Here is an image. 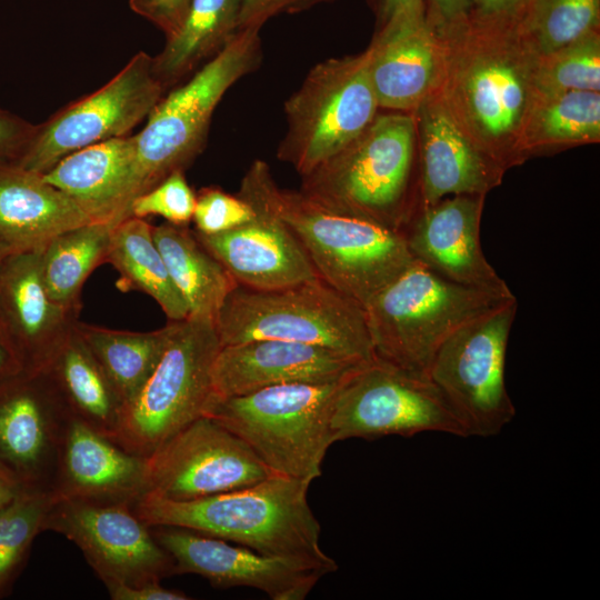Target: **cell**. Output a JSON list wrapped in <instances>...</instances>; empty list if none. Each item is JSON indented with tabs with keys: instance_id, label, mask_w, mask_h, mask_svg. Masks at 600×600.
<instances>
[{
	"instance_id": "6da1fadb",
	"label": "cell",
	"mask_w": 600,
	"mask_h": 600,
	"mask_svg": "<svg viewBox=\"0 0 600 600\" xmlns=\"http://www.w3.org/2000/svg\"><path fill=\"white\" fill-rule=\"evenodd\" d=\"M521 19L468 17L437 32L441 71L436 92L463 133L506 172L524 162L518 144L536 96L538 54L521 32Z\"/></svg>"
},
{
	"instance_id": "7a4b0ae2",
	"label": "cell",
	"mask_w": 600,
	"mask_h": 600,
	"mask_svg": "<svg viewBox=\"0 0 600 600\" xmlns=\"http://www.w3.org/2000/svg\"><path fill=\"white\" fill-rule=\"evenodd\" d=\"M310 483L274 473L242 489L188 501L143 494L132 509L149 527L192 530L330 573L338 564L320 547L321 527L308 502Z\"/></svg>"
},
{
	"instance_id": "3957f363",
	"label": "cell",
	"mask_w": 600,
	"mask_h": 600,
	"mask_svg": "<svg viewBox=\"0 0 600 600\" xmlns=\"http://www.w3.org/2000/svg\"><path fill=\"white\" fill-rule=\"evenodd\" d=\"M237 194L283 221L318 276L363 307L413 261L401 232L281 189L262 160L249 167Z\"/></svg>"
},
{
	"instance_id": "277c9868",
	"label": "cell",
	"mask_w": 600,
	"mask_h": 600,
	"mask_svg": "<svg viewBox=\"0 0 600 600\" xmlns=\"http://www.w3.org/2000/svg\"><path fill=\"white\" fill-rule=\"evenodd\" d=\"M320 206L401 232L419 209V160L412 113L378 112L348 146L301 177Z\"/></svg>"
},
{
	"instance_id": "5b68a950",
	"label": "cell",
	"mask_w": 600,
	"mask_h": 600,
	"mask_svg": "<svg viewBox=\"0 0 600 600\" xmlns=\"http://www.w3.org/2000/svg\"><path fill=\"white\" fill-rule=\"evenodd\" d=\"M260 29H241L187 82L162 97L144 128L131 136L132 158L124 194L132 200L172 172L184 171L202 151L214 109L226 92L261 63Z\"/></svg>"
},
{
	"instance_id": "8992f818",
	"label": "cell",
	"mask_w": 600,
	"mask_h": 600,
	"mask_svg": "<svg viewBox=\"0 0 600 600\" xmlns=\"http://www.w3.org/2000/svg\"><path fill=\"white\" fill-rule=\"evenodd\" d=\"M513 298L452 282L413 259L363 307L374 356L429 377L453 332Z\"/></svg>"
},
{
	"instance_id": "52a82bcc",
	"label": "cell",
	"mask_w": 600,
	"mask_h": 600,
	"mask_svg": "<svg viewBox=\"0 0 600 600\" xmlns=\"http://www.w3.org/2000/svg\"><path fill=\"white\" fill-rule=\"evenodd\" d=\"M214 323L222 346L277 339L326 347L359 361L376 357L363 306L319 276L268 290L238 284Z\"/></svg>"
},
{
	"instance_id": "ba28073f",
	"label": "cell",
	"mask_w": 600,
	"mask_h": 600,
	"mask_svg": "<svg viewBox=\"0 0 600 600\" xmlns=\"http://www.w3.org/2000/svg\"><path fill=\"white\" fill-rule=\"evenodd\" d=\"M341 379L278 384L232 397L212 393L203 416L242 439L274 473L312 482L334 443L330 418Z\"/></svg>"
},
{
	"instance_id": "9c48e42d",
	"label": "cell",
	"mask_w": 600,
	"mask_h": 600,
	"mask_svg": "<svg viewBox=\"0 0 600 600\" xmlns=\"http://www.w3.org/2000/svg\"><path fill=\"white\" fill-rule=\"evenodd\" d=\"M222 343L214 321H173L167 347L139 393L124 406L114 443L150 456L203 416L212 394V369Z\"/></svg>"
},
{
	"instance_id": "30bf717a",
	"label": "cell",
	"mask_w": 600,
	"mask_h": 600,
	"mask_svg": "<svg viewBox=\"0 0 600 600\" xmlns=\"http://www.w3.org/2000/svg\"><path fill=\"white\" fill-rule=\"evenodd\" d=\"M379 109L367 49L327 59L286 100L287 131L277 157L303 177L353 141Z\"/></svg>"
},
{
	"instance_id": "8fae6325",
	"label": "cell",
	"mask_w": 600,
	"mask_h": 600,
	"mask_svg": "<svg viewBox=\"0 0 600 600\" xmlns=\"http://www.w3.org/2000/svg\"><path fill=\"white\" fill-rule=\"evenodd\" d=\"M330 428L333 442L412 437L422 432L468 437L430 377L409 372L377 357L359 363L341 379Z\"/></svg>"
},
{
	"instance_id": "7c38bea8",
	"label": "cell",
	"mask_w": 600,
	"mask_h": 600,
	"mask_svg": "<svg viewBox=\"0 0 600 600\" xmlns=\"http://www.w3.org/2000/svg\"><path fill=\"white\" fill-rule=\"evenodd\" d=\"M517 298L469 321L440 347L429 377L468 437H492L512 421L516 407L506 386L509 334Z\"/></svg>"
},
{
	"instance_id": "4fadbf2b",
	"label": "cell",
	"mask_w": 600,
	"mask_h": 600,
	"mask_svg": "<svg viewBox=\"0 0 600 600\" xmlns=\"http://www.w3.org/2000/svg\"><path fill=\"white\" fill-rule=\"evenodd\" d=\"M164 90L153 71V58L139 52L99 90L36 127L16 164L43 174L74 151L124 137L148 118Z\"/></svg>"
},
{
	"instance_id": "5bb4252c",
	"label": "cell",
	"mask_w": 600,
	"mask_h": 600,
	"mask_svg": "<svg viewBox=\"0 0 600 600\" xmlns=\"http://www.w3.org/2000/svg\"><path fill=\"white\" fill-rule=\"evenodd\" d=\"M72 541L104 583L138 586L174 574L173 560L128 502L53 500L43 531Z\"/></svg>"
},
{
	"instance_id": "9a60e30c",
	"label": "cell",
	"mask_w": 600,
	"mask_h": 600,
	"mask_svg": "<svg viewBox=\"0 0 600 600\" xmlns=\"http://www.w3.org/2000/svg\"><path fill=\"white\" fill-rule=\"evenodd\" d=\"M272 474L242 439L202 416L147 457L144 494L188 501L242 489Z\"/></svg>"
},
{
	"instance_id": "2e32d148",
	"label": "cell",
	"mask_w": 600,
	"mask_h": 600,
	"mask_svg": "<svg viewBox=\"0 0 600 600\" xmlns=\"http://www.w3.org/2000/svg\"><path fill=\"white\" fill-rule=\"evenodd\" d=\"M70 419L44 371L0 383V471L21 491L51 492Z\"/></svg>"
},
{
	"instance_id": "e0dca14e",
	"label": "cell",
	"mask_w": 600,
	"mask_h": 600,
	"mask_svg": "<svg viewBox=\"0 0 600 600\" xmlns=\"http://www.w3.org/2000/svg\"><path fill=\"white\" fill-rule=\"evenodd\" d=\"M151 531L173 560L174 574H199L214 588L249 587L272 600H302L328 574L318 567L234 547L183 528L154 526Z\"/></svg>"
},
{
	"instance_id": "ac0fdd59",
	"label": "cell",
	"mask_w": 600,
	"mask_h": 600,
	"mask_svg": "<svg viewBox=\"0 0 600 600\" xmlns=\"http://www.w3.org/2000/svg\"><path fill=\"white\" fill-rule=\"evenodd\" d=\"M486 196L457 194L419 208L401 230L414 260L471 288L513 297L487 260L480 241Z\"/></svg>"
},
{
	"instance_id": "d6986e66",
	"label": "cell",
	"mask_w": 600,
	"mask_h": 600,
	"mask_svg": "<svg viewBox=\"0 0 600 600\" xmlns=\"http://www.w3.org/2000/svg\"><path fill=\"white\" fill-rule=\"evenodd\" d=\"M42 248L13 252L0 261V319L23 371H43L73 330L79 308L53 301L41 273Z\"/></svg>"
},
{
	"instance_id": "ffe728a7",
	"label": "cell",
	"mask_w": 600,
	"mask_h": 600,
	"mask_svg": "<svg viewBox=\"0 0 600 600\" xmlns=\"http://www.w3.org/2000/svg\"><path fill=\"white\" fill-rule=\"evenodd\" d=\"M419 160V208L457 194L487 196L506 173L459 128L434 91L412 112Z\"/></svg>"
},
{
	"instance_id": "44dd1931",
	"label": "cell",
	"mask_w": 600,
	"mask_h": 600,
	"mask_svg": "<svg viewBox=\"0 0 600 600\" xmlns=\"http://www.w3.org/2000/svg\"><path fill=\"white\" fill-rule=\"evenodd\" d=\"M361 362L326 347L277 339L226 344L213 363L212 393L232 397L278 384L332 382Z\"/></svg>"
},
{
	"instance_id": "7402d4cb",
	"label": "cell",
	"mask_w": 600,
	"mask_h": 600,
	"mask_svg": "<svg viewBox=\"0 0 600 600\" xmlns=\"http://www.w3.org/2000/svg\"><path fill=\"white\" fill-rule=\"evenodd\" d=\"M253 209L254 218L232 230L194 234L240 286L278 289L318 277L288 226L269 211Z\"/></svg>"
},
{
	"instance_id": "603a6c76",
	"label": "cell",
	"mask_w": 600,
	"mask_h": 600,
	"mask_svg": "<svg viewBox=\"0 0 600 600\" xmlns=\"http://www.w3.org/2000/svg\"><path fill=\"white\" fill-rule=\"evenodd\" d=\"M147 457L131 453L71 417L52 486L56 500L128 502L146 492Z\"/></svg>"
},
{
	"instance_id": "cb8c5ba5",
	"label": "cell",
	"mask_w": 600,
	"mask_h": 600,
	"mask_svg": "<svg viewBox=\"0 0 600 600\" xmlns=\"http://www.w3.org/2000/svg\"><path fill=\"white\" fill-rule=\"evenodd\" d=\"M367 51L380 109L412 113L437 90L441 43L426 17L376 30Z\"/></svg>"
},
{
	"instance_id": "d4e9b609",
	"label": "cell",
	"mask_w": 600,
	"mask_h": 600,
	"mask_svg": "<svg viewBox=\"0 0 600 600\" xmlns=\"http://www.w3.org/2000/svg\"><path fill=\"white\" fill-rule=\"evenodd\" d=\"M96 221L42 174L0 163V244L10 252L43 248L56 236Z\"/></svg>"
},
{
	"instance_id": "484cf974",
	"label": "cell",
	"mask_w": 600,
	"mask_h": 600,
	"mask_svg": "<svg viewBox=\"0 0 600 600\" xmlns=\"http://www.w3.org/2000/svg\"><path fill=\"white\" fill-rule=\"evenodd\" d=\"M132 158L131 137L104 140L74 151L42 174L100 221L128 218L124 194Z\"/></svg>"
},
{
	"instance_id": "4316f807",
	"label": "cell",
	"mask_w": 600,
	"mask_h": 600,
	"mask_svg": "<svg viewBox=\"0 0 600 600\" xmlns=\"http://www.w3.org/2000/svg\"><path fill=\"white\" fill-rule=\"evenodd\" d=\"M43 371L70 416L114 442L124 404L76 324Z\"/></svg>"
},
{
	"instance_id": "83f0119b",
	"label": "cell",
	"mask_w": 600,
	"mask_h": 600,
	"mask_svg": "<svg viewBox=\"0 0 600 600\" xmlns=\"http://www.w3.org/2000/svg\"><path fill=\"white\" fill-rule=\"evenodd\" d=\"M152 236L189 317L216 321L236 280L187 226L166 222Z\"/></svg>"
},
{
	"instance_id": "f1b7e54d",
	"label": "cell",
	"mask_w": 600,
	"mask_h": 600,
	"mask_svg": "<svg viewBox=\"0 0 600 600\" xmlns=\"http://www.w3.org/2000/svg\"><path fill=\"white\" fill-rule=\"evenodd\" d=\"M242 0H191L188 12L153 58V71L163 87L181 81L219 53L239 31Z\"/></svg>"
},
{
	"instance_id": "f546056e",
	"label": "cell",
	"mask_w": 600,
	"mask_h": 600,
	"mask_svg": "<svg viewBox=\"0 0 600 600\" xmlns=\"http://www.w3.org/2000/svg\"><path fill=\"white\" fill-rule=\"evenodd\" d=\"M599 141L600 92L573 90L534 96L518 149L526 161L532 156Z\"/></svg>"
},
{
	"instance_id": "4dcf8cb0",
	"label": "cell",
	"mask_w": 600,
	"mask_h": 600,
	"mask_svg": "<svg viewBox=\"0 0 600 600\" xmlns=\"http://www.w3.org/2000/svg\"><path fill=\"white\" fill-rule=\"evenodd\" d=\"M104 261L119 272V287L149 294L171 321L189 317L153 240L152 226L142 218L130 216L113 226Z\"/></svg>"
},
{
	"instance_id": "1f68e13d",
	"label": "cell",
	"mask_w": 600,
	"mask_h": 600,
	"mask_svg": "<svg viewBox=\"0 0 600 600\" xmlns=\"http://www.w3.org/2000/svg\"><path fill=\"white\" fill-rule=\"evenodd\" d=\"M172 328L173 321L149 332L118 331L78 321L76 323V330L110 379L124 406L133 400L152 374Z\"/></svg>"
},
{
	"instance_id": "d6a6232c",
	"label": "cell",
	"mask_w": 600,
	"mask_h": 600,
	"mask_svg": "<svg viewBox=\"0 0 600 600\" xmlns=\"http://www.w3.org/2000/svg\"><path fill=\"white\" fill-rule=\"evenodd\" d=\"M114 224L90 222L56 236L42 248V279L53 301L79 308L81 287L89 273L104 262Z\"/></svg>"
},
{
	"instance_id": "836d02e7",
	"label": "cell",
	"mask_w": 600,
	"mask_h": 600,
	"mask_svg": "<svg viewBox=\"0 0 600 600\" xmlns=\"http://www.w3.org/2000/svg\"><path fill=\"white\" fill-rule=\"evenodd\" d=\"M520 29L538 56L547 54L600 30V0H531Z\"/></svg>"
},
{
	"instance_id": "e575fe53",
	"label": "cell",
	"mask_w": 600,
	"mask_h": 600,
	"mask_svg": "<svg viewBox=\"0 0 600 600\" xmlns=\"http://www.w3.org/2000/svg\"><path fill=\"white\" fill-rule=\"evenodd\" d=\"M536 94L600 92V30L591 31L547 54L538 56Z\"/></svg>"
},
{
	"instance_id": "d590c367",
	"label": "cell",
	"mask_w": 600,
	"mask_h": 600,
	"mask_svg": "<svg viewBox=\"0 0 600 600\" xmlns=\"http://www.w3.org/2000/svg\"><path fill=\"white\" fill-rule=\"evenodd\" d=\"M53 500L52 492L21 491L0 513V597L22 570Z\"/></svg>"
},
{
	"instance_id": "8d00e7d4",
	"label": "cell",
	"mask_w": 600,
	"mask_h": 600,
	"mask_svg": "<svg viewBox=\"0 0 600 600\" xmlns=\"http://www.w3.org/2000/svg\"><path fill=\"white\" fill-rule=\"evenodd\" d=\"M183 172H172L157 186L136 197L130 204L129 214L142 219L160 216L169 223L187 226L192 220L197 197Z\"/></svg>"
},
{
	"instance_id": "74e56055",
	"label": "cell",
	"mask_w": 600,
	"mask_h": 600,
	"mask_svg": "<svg viewBox=\"0 0 600 600\" xmlns=\"http://www.w3.org/2000/svg\"><path fill=\"white\" fill-rule=\"evenodd\" d=\"M196 197L192 221L200 234L213 236L232 230L256 216L254 209L244 199L218 187L203 188Z\"/></svg>"
},
{
	"instance_id": "f35d334b",
	"label": "cell",
	"mask_w": 600,
	"mask_h": 600,
	"mask_svg": "<svg viewBox=\"0 0 600 600\" xmlns=\"http://www.w3.org/2000/svg\"><path fill=\"white\" fill-rule=\"evenodd\" d=\"M336 0H242L239 30L261 27L271 18L297 13Z\"/></svg>"
},
{
	"instance_id": "ab89813d",
	"label": "cell",
	"mask_w": 600,
	"mask_h": 600,
	"mask_svg": "<svg viewBox=\"0 0 600 600\" xmlns=\"http://www.w3.org/2000/svg\"><path fill=\"white\" fill-rule=\"evenodd\" d=\"M191 0H129L132 11L158 27L166 38L180 28Z\"/></svg>"
},
{
	"instance_id": "60d3db41",
	"label": "cell",
	"mask_w": 600,
	"mask_h": 600,
	"mask_svg": "<svg viewBox=\"0 0 600 600\" xmlns=\"http://www.w3.org/2000/svg\"><path fill=\"white\" fill-rule=\"evenodd\" d=\"M36 126L0 109V163H17Z\"/></svg>"
},
{
	"instance_id": "b9f144b4",
	"label": "cell",
	"mask_w": 600,
	"mask_h": 600,
	"mask_svg": "<svg viewBox=\"0 0 600 600\" xmlns=\"http://www.w3.org/2000/svg\"><path fill=\"white\" fill-rule=\"evenodd\" d=\"M470 0H424V17L436 32L464 22Z\"/></svg>"
},
{
	"instance_id": "7bdbcfd3",
	"label": "cell",
	"mask_w": 600,
	"mask_h": 600,
	"mask_svg": "<svg viewBox=\"0 0 600 600\" xmlns=\"http://www.w3.org/2000/svg\"><path fill=\"white\" fill-rule=\"evenodd\" d=\"M113 600H188L184 592L162 587L161 581L146 582L138 586L110 583L106 586Z\"/></svg>"
},
{
	"instance_id": "ee69618b",
	"label": "cell",
	"mask_w": 600,
	"mask_h": 600,
	"mask_svg": "<svg viewBox=\"0 0 600 600\" xmlns=\"http://www.w3.org/2000/svg\"><path fill=\"white\" fill-rule=\"evenodd\" d=\"M527 0H470V18L480 20L521 19Z\"/></svg>"
},
{
	"instance_id": "f6af8a7d",
	"label": "cell",
	"mask_w": 600,
	"mask_h": 600,
	"mask_svg": "<svg viewBox=\"0 0 600 600\" xmlns=\"http://www.w3.org/2000/svg\"><path fill=\"white\" fill-rule=\"evenodd\" d=\"M378 28L383 29L424 18V0H381Z\"/></svg>"
},
{
	"instance_id": "bcb514c9",
	"label": "cell",
	"mask_w": 600,
	"mask_h": 600,
	"mask_svg": "<svg viewBox=\"0 0 600 600\" xmlns=\"http://www.w3.org/2000/svg\"><path fill=\"white\" fill-rule=\"evenodd\" d=\"M23 371L18 351L0 319V383Z\"/></svg>"
},
{
	"instance_id": "7dc6e473",
	"label": "cell",
	"mask_w": 600,
	"mask_h": 600,
	"mask_svg": "<svg viewBox=\"0 0 600 600\" xmlns=\"http://www.w3.org/2000/svg\"><path fill=\"white\" fill-rule=\"evenodd\" d=\"M21 492L18 486L3 472L0 471V513L17 498Z\"/></svg>"
},
{
	"instance_id": "c3c4849f",
	"label": "cell",
	"mask_w": 600,
	"mask_h": 600,
	"mask_svg": "<svg viewBox=\"0 0 600 600\" xmlns=\"http://www.w3.org/2000/svg\"><path fill=\"white\" fill-rule=\"evenodd\" d=\"M10 253H13V252H10L9 250H7L6 248H3L1 244H0V261L7 257L8 254Z\"/></svg>"
},
{
	"instance_id": "681fc988",
	"label": "cell",
	"mask_w": 600,
	"mask_h": 600,
	"mask_svg": "<svg viewBox=\"0 0 600 600\" xmlns=\"http://www.w3.org/2000/svg\"><path fill=\"white\" fill-rule=\"evenodd\" d=\"M528 2L531 1V0H527Z\"/></svg>"
}]
</instances>
